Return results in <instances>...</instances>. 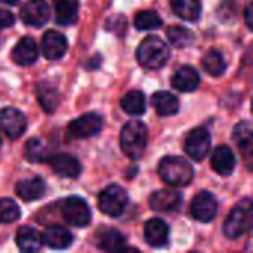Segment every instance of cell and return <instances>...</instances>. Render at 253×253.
I'll list each match as a JSON object with an SVG mask.
<instances>
[{
    "label": "cell",
    "mask_w": 253,
    "mask_h": 253,
    "mask_svg": "<svg viewBox=\"0 0 253 253\" xmlns=\"http://www.w3.org/2000/svg\"><path fill=\"white\" fill-rule=\"evenodd\" d=\"M136 58L144 68L159 70L170 58V50L165 40L157 36H148L139 43Z\"/></svg>",
    "instance_id": "obj_1"
},
{
    "label": "cell",
    "mask_w": 253,
    "mask_h": 253,
    "mask_svg": "<svg viewBox=\"0 0 253 253\" xmlns=\"http://www.w3.org/2000/svg\"><path fill=\"white\" fill-rule=\"evenodd\" d=\"M147 142H148V130L142 122L130 120L123 126L120 133V145L127 157L133 160L141 159L142 154L145 153Z\"/></svg>",
    "instance_id": "obj_2"
},
{
    "label": "cell",
    "mask_w": 253,
    "mask_h": 253,
    "mask_svg": "<svg viewBox=\"0 0 253 253\" xmlns=\"http://www.w3.org/2000/svg\"><path fill=\"white\" fill-rule=\"evenodd\" d=\"M160 178L170 187H185L194 178L193 166L179 156L165 157L159 165Z\"/></svg>",
    "instance_id": "obj_3"
},
{
    "label": "cell",
    "mask_w": 253,
    "mask_h": 253,
    "mask_svg": "<svg viewBox=\"0 0 253 253\" xmlns=\"http://www.w3.org/2000/svg\"><path fill=\"white\" fill-rule=\"evenodd\" d=\"M252 200L251 199H245L243 202H240L228 215V218L225 219L224 224V234L231 239H240L242 236H245L251 227H252Z\"/></svg>",
    "instance_id": "obj_4"
},
{
    "label": "cell",
    "mask_w": 253,
    "mask_h": 253,
    "mask_svg": "<svg viewBox=\"0 0 253 253\" xmlns=\"http://www.w3.org/2000/svg\"><path fill=\"white\" fill-rule=\"evenodd\" d=\"M98 206L102 213L111 216V218H119L123 215L127 206V194L126 191L117 185H108L105 187L98 197Z\"/></svg>",
    "instance_id": "obj_5"
},
{
    "label": "cell",
    "mask_w": 253,
    "mask_h": 253,
    "mask_svg": "<svg viewBox=\"0 0 253 253\" xmlns=\"http://www.w3.org/2000/svg\"><path fill=\"white\" fill-rule=\"evenodd\" d=\"M61 212L64 219L74 227H86L90 222V209L82 197L73 196L65 199Z\"/></svg>",
    "instance_id": "obj_6"
},
{
    "label": "cell",
    "mask_w": 253,
    "mask_h": 253,
    "mask_svg": "<svg viewBox=\"0 0 253 253\" xmlns=\"http://www.w3.org/2000/svg\"><path fill=\"white\" fill-rule=\"evenodd\" d=\"M102 130V117L96 113H87L73 120L68 126V132L76 139H86L98 135Z\"/></svg>",
    "instance_id": "obj_7"
},
{
    "label": "cell",
    "mask_w": 253,
    "mask_h": 253,
    "mask_svg": "<svg viewBox=\"0 0 253 253\" xmlns=\"http://www.w3.org/2000/svg\"><path fill=\"white\" fill-rule=\"evenodd\" d=\"M185 153L196 162H202L206 159L211 150V135L205 127L193 129L185 138Z\"/></svg>",
    "instance_id": "obj_8"
},
{
    "label": "cell",
    "mask_w": 253,
    "mask_h": 253,
    "mask_svg": "<svg viewBox=\"0 0 253 253\" xmlns=\"http://www.w3.org/2000/svg\"><path fill=\"white\" fill-rule=\"evenodd\" d=\"M0 129L7 135V138L18 139L21 135H24L27 129V119L19 110L13 107L1 108L0 110Z\"/></svg>",
    "instance_id": "obj_9"
},
{
    "label": "cell",
    "mask_w": 253,
    "mask_h": 253,
    "mask_svg": "<svg viewBox=\"0 0 253 253\" xmlns=\"http://www.w3.org/2000/svg\"><path fill=\"white\" fill-rule=\"evenodd\" d=\"M218 213V202L215 196L209 191H202L197 194L191 203V215L200 222H211Z\"/></svg>",
    "instance_id": "obj_10"
},
{
    "label": "cell",
    "mask_w": 253,
    "mask_h": 253,
    "mask_svg": "<svg viewBox=\"0 0 253 253\" xmlns=\"http://www.w3.org/2000/svg\"><path fill=\"white\" fill-rule=\"evenodd\" d=\"M182 202H184L182 194L179 191L169 190V188L154 191L150 197L151 209L156 212H162V213L176 212L182 206Z\"/></svg>",
    "instance_id": "obj_11"
},
{
    "label": "cell",
    "mask_w": 253,
    "mask_h": 253,
    "mask_svg": "<svg viewBox=\"0 0 253 253\" xmlns=\"http://www.w3.org/2000/svg\"><path fill=\"white\" fill-rule=\"evenodd\" d=\"M50 18L49 6L44 0H27L21 7V19L31 27H42Z\"/></svg>",
    "instance_id": "obj_12"
},
{
    "label": "cell",
    "mask_w": 253,
    "mask_h": 253,
    "mask_svg": "<svg viewBox=\"0 0 253 253\" xmlns=\"http://www.w3.org/2000/svg\"><path fill=\"white\" fill-rule=\"evenodd\" d=\"M47 163L52 168V170L61 178H77L82 172L80 162L74 156L67 153L53 154L47 159Z\"/></svg>",
    "instance_id": "obj_13"
},
{
    "label": "cell",
    "mask_w": 253,
    "mask_h": 253,
    "mask_svg": "<svg viewBox=\"0 0 253 253\" xmlns=\"http://www.w3.org/2000/svg\"><path fill=\"white\" fill-rule=\"evenodd\" d=\"M67 49H68V42L64 34L55 30L44 33L43 40H42V52L46 59H50V61L61 59L65 55Z\"/></svg>",
    "instance_id": "obj_14"
},
{
    "label": "cell",
    "mask_w": 253,
    "mask_h": 253,
    "mask_svg": "<svg viewBox=\"0 0 253 253\" xmlns=\"http://www.w3.org/2000/svg\"><path fill=\"white\" fill-rule=\"evenodd\" d=\"M144 237L151 248H163L169 242V227L163 219H150L144 225Z\"/></svg>",
    "instance_id": "obj_15"
},
{
    "label": "cell",
    "mask_w": 253,
    "mask_h": 253,
    "mask_svg": "<svg viewBox=\"0 0 253 253\" xmlns=\"http://www.w3.org/2000/svg\"><path fill=\"white\" fill-rule=\"evenodd\" d=\"M211 166L218 175H222V176L231 175L236 168V157H234L233 150L228 145L216 147L211 159Z\"/></svg>",
    "instance_id": "obj_16"
},
{
    "label": "cell",
    "mask_w": 253,
    "mask_h": 253,
    "mask_svg": "<svg viewBox=\"0 0 253 253\" xmlns=\"http://www.w3.org/2000/svg\"><path fill=\"white\" fill-rule=\"evenodd\" d=\"M42 243H44L50 249L62 251L71 246L73 234L61 225H53L44 230V233L42 234Z\"/></svg>",
    "instance_id": "obj_17"
},
{
    "label": "cell",
    "mask_w": 253,
    "mask_h": 253,
    "mask_svg": "<svg viewBox=\"0 0 253 253\" xmlns=\"http://www.w3.org/2000/svg\"><path fill=\"white\" fill-rule=\"evenodd\" d=\"M199 84H200V76L190 65H184L178 68L172 77V86L179 92H194L199 87Z\"/></svg>",
    "instance_id": "obj_18"
},
{
    "label": "cell",
    "mask_w": 253,
    "mask_h": 253,
    "mask_svg": "<svg viewBox=\"0 0 253 253\" xmlns=\"http://www.w3.org/2000/svg\"><path fill=\"white\" fill-rule=\"evenodd\" d=\"M39 58V47L31 37H22L12 50V59L19 65H31Z\"/></svg>",
    "instance_id": "obj_19"
},
{
    "label": "cell",
    "mask_w": 253,
    "mask_h": 253,
    "mask_svg": "<svg viewBox=\"0 0 253 253\" xmlns=\"http://www.w3.org/2000/svg\"><path fill=\"white\" fill-rule=\"evenodd\" d=\"M15 191L18 194V197L24 202H34L37 199H40L44 191H46V185L44 181L39 176L34 178H28V179H22L16 184Z\"/></svg>",
    "instance_id": "obj_20"
},
{
    "label": "cell",
    "mask_w": 253,
    "mask_h": 253,
    "mask_svg": "<svg viewBox=\"0 0 253 253\" xmlns=\"http://www.w3.org/2000/svg\"><path fill=\"white\" fill-rule=\"evenodd\" d=\"M151 104L154 107V110L157 111L159 116L168 117V116H173L178 113L179 110V101L175 95H172L168 90H159L153 95L151 98Z\"/></svg>",
    "instance_id": "obj_21"
},
{
    "label": "cell",
    "mask_w": 253,
    "mask_h": 253,
    "mask_svg": "<svg viewBox=\"0 0 253 253\" xmlns=\"http://www.w3.org/2000/svg\"><path fill=\"white\" fill-rule=\"evenodd\" d=\"M55 21L59 25H73L79 15V0H53Z\"/></svg>",
    "instance_id": "obj_22"
},
{
    "label": "cell",
    "mask_w": 253,
    "mask_h": 253,
    "mask_svg": "<svg viewBox=\"0 0 253 253\" xmlns=\"http://www.w3.org/2000/svg\"><path fill=\"white\" fill-rule=\"evenodd\" d=\"M36 93H37V101L40 107L46 113H53L56 107L59 105V92L50 83H46V82L39 83Z\"/></svg>",
    "instance_id": "obj_23"
},
{
    "label": "cell",
    "mask_w": 253,
    "mask_h": 253,
    "mask_svg": "<svg viewBox=\"0 0 253 253\" xmlns=\"http://www.w3.org/2000/svg\"><path fill=\"white\" fill-rule=\"evenodd\" d=\"M15 242L22 252H37L42 248V236L31 227H21L16 233Z\"/></svg>",
    "instance_id": "obj_24"
},
{
    "label": "cell",
    "mask_w": 253,
    "mask_h": 253,
    "mask_svg": "<svg viewBox=\"0 0 253 253\" xmlns=\"http://www.w3.org/2000/svg\"><path fill=\"white\" fill-rule=\"evenodd\" d=\"M172 9L184 21L194 22L202 15L200 0H172Z\"/></svg>",
    "instance_id": "obj_25"
},
{
    "label": "cell",
    "mask_w": 253,
    "mask_h": 253,
    "mask_svg": "<svg viewBox=\"0 0 253 253\" xmlns=\"http://www.w3.org/2000/svg\"><path fill=\"white\" fill-rule=\"evenodd\" d=\"M120 105L129 116H142L147 108L145 95L141 90H130L122 98Z\"/></svg>",
    "instance_id": "obj_26"
},
{
    "label": "cell",
    "mask_w": 253,
    "mask_h": 253,
    "mask_svg": "<svg viewBox=\"0 0 253 253\" xmlns=\"http://www.w3.org/2000/svg\"><path fill=\"white\" fill-rule=\"evenodd\" d=\"M252 126L249 122H240L234 129V141L237 142L240 151L245 154L246 160L252 159Z\"/></svg>",
    "instance_id": "obj_27"
},
{
    "label": "cell",
    "mask_w": 253,
    "mask_h": 253,
    "mask_svg": "<svg viewBox=\"0 0 253 253\" xmlns=\"http://www.w3.org/2000/svg\"><path fill=\"white\" fill-rule=\"evenodd\" d=\"M166 34H168V39H169L170 44H173L175 47H188L196 40L194 33L190 28L182 27V25H172V27H169Z\"/></svg>",
    "instance_id": "obj_28"
},
{
    "label": "cell",
    "mask_w": 253,
    "mask_h": 253,
    "mask_svg": "<svg viewBox=\"0 0 253 253\" xmlns=\"http://www.w3.org/2000/svg\"><path fill=\"white\" fill-rule=\"evenodd\" d=\"M202 64H203L205 71H206L208 74L213 76V77L222 76V74L225 73V70H227V62H225L222 53H221L219 50H215V49L209 50V52L205 55Z\"/></svg>",
    "instance_id": "obj_29"
},
{
    "label": "cell",
    "mask_w": 253,
    "mask_h": 253,
    "mask_svg": "<svg viewBox=\"0 0 253 253\" xmlns=\"http://www.w3.org/2000/svg\"><path fill=\"white\" fill-rule=\"evenodd\" d=\"M98 245L101 249L104 251H110V252H114V251H123V246H125V236L122 233H119L117 230L111 228V230H105L99 234V239H98Z\"/></svg>",
    "instance_id": "obj_30"
},
{
    "label": "cell",
    "mask_w": 253,
    "mask_h": 253,
    "mask_svg": "<svg viewBox=\"0 0 253 253\" xmlns=\"http://www.w3.org/2000/svg\"><path fill=\"white\" fill-rule=\"evenodd\" d=\"M133 24H135V28H138L139 31H147V30L160 28L163 21L159 16V13L154 10H141L135 15Z\"/></svg>",
    "instance_id": "obj_31"
},
{
    "label": "cell",
    "mask_w": 253,
    "mask_h": 253,
    "mask_svg": "<svg viewBox=\"0 0 253 253\" xmlns=\"http://www.w3.org/2000/svg\"><path fill=\"white\" fill-rule=\"evenodd\" d=\"M19 215V206L12 199H0V224L15 222Z\"/></svg>",
    "instance_id": "obj_32"
},
{
    "label": "cell",
    "mask_w": 253,
    "mask_h": 253,
    "mask_svg": "<svg viewBox=\"0 0 253 253\" xmlns=\"http://www.w3.org/2000/svg\"><path fill=\"white\" fill-rule=\"evenodd\" d=\"M24 156L28 162L31 163H39L40 160H43V145L39 139L31 138L27 141L25 148H24Z\"/></svg>",
    "instance_id": "obj_33"
},
{
    "label": "cell",
    "mask_w": 253,
    "mask_h": 253,
    "mask_svg": "<svg viewBox=\"0 0 253 253\" xmlns=\"http://www.w3.org/2000/svg\"><path fill=\"white\" fill-rule=\"evenodd\" d=\"M15 24V16L4 9H0V30L1 28H9Z\"/></svg>",
    "instance_id": "obj_34"
},
{
    "label": "cell",
    "mask_w": 253,
    "mask_h": 253,
    "mask_svg": "<svg viewBox=\"0 0 253 253\" xmlns=\"http://www.w3.org/2000/svg\"><path fill=\"white\" fill-rule=\"evenodd\" d=\"M246 22H248V27L252 30V6L251 4L246 7Z\"/></svg>",
    "instance_id": "obj_35"
},
{
    "label": "cell",
    "mask_w": 253,
    "mask_h": 253,
    "mask_svg": "<svg viewBox=\"0 0 253 253\" xmlns=\"http://www.w3.org/2000/svg\"><path fill=\"white\" fill-rule=\"evenodd\" d=\"M19 0H0L1 4H9V6H15Z\"/></svg>",
    "instance_id": "obj_36"
},
{
    "label": "cell",
    "mask_w": 253,
    "mask_h": 253,
    "mask_svg": "<svg viewBox=\"0 0 253 253\" xmlns=\"http://www.w3.org/2000/svg\"><path fill=\"white\" fill-rule=\"evenodd\" d=\"M0 145H1V138H0Z\"/></svg>",
    "instance_id": "obj_37"
}]
</instances>
